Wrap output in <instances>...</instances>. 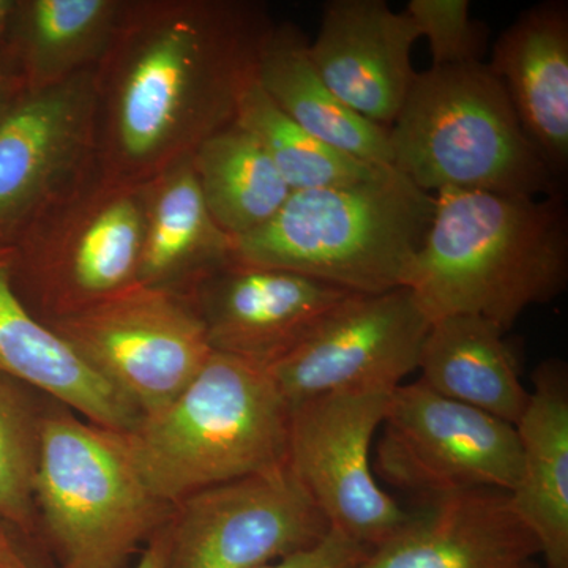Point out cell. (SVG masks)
<instances>
[{"label": "cell", "mask_w": 568, "mask_h": 568, "mask_svg": "<svg viewBox=\"0 0 568 568\" xmlns=\"http://www.w3.org/2000/svg\"><path fill=\"white\" fill-rule=\"evenodd\" d=\"M272 24L248 0H126L95 69L100 175L142 186L234 123Z\"/></svg>", "instance_id": "cell-1"}, {"label": "cell", "mask_w": 568, "mask_h": 568, "mask_svg": "<svg viewBox=\"0 0 568 568\" xmlns=\"http://www.w3.org/2000/svg\"><path fill=\"white\" fill-rule=\"evenodd\" d=\"M568 224L560 194L544 200L440 190L405 286L429 317L478 316L506 334L566 290Z\"/></svg>", "instance_id": "cell-2"}, {"label": "cell", "mask_w": 568, "mask_h": 568, "mask_svg": "<svg viewBox=\"0 0 568 568\" xmlns=\"http://www.w3.org/2000/svg\"><path fill=\"white\" fill-rule=\"evenodd\" d=\"M433 213L435 194L384 166L365 181L291 193L267 223L234 239V261L388 293L405 286Z\"/></svg>", "instance_id": "cell-3"}, {"label": "cell", "mask_w": 568, "mask_h": 568, "mask_svg": "<svg viewBox=\"0 0 568 568\" xmlns=\"http://www.w3.org/2000/svg\"><path fill=\"white\" fill-rule=\"evenodd\" d=\"M291 406L263 365L213 353L181 394L125 433L149 489L173 507L287 463Z\"/></svg>", "instance_id": "cell-4"}, {"label": "cell", "mask_w": 568, "mask_h": 568, "mask_svg": "<svg viewBox=\"0 0 568 568\" xmlns=\"http://www.w3.org/2000/svg\"><path fill=\"white\" fill-rule=\"evenodd\" d=\"M388 140L392 166L424 192L556 194L555 175L485 62L417 73Z\"/></svg>", "instance_id": "cell-5"}, {"label": "cell", "mask_w": 568, "mask_h": 568, "mask_svg": "<svg viewBox=\"0 0 568 568\" xmlns=\"http://www.w3.org/2000/svg\"><path fill=\"white\" fill-rule=\"evenodd\" d=\"M36 508L59 568H125L171 511L145 485L125 433L67 409L41 418Z\"/></svg>", "instance_id": "cell-6"}, {"label": "cell", "mask_w": 568, "mask_h": 568, "mask_svg": "<svg viewBox=\"0 0 568 568\" xmlns=\"http://www.w3.org/2000/svg\"><path fill=\"white\" fill-rule=\"evenodd\" d=\"M141 186L99 170L13 239L14 284L41 321L78 312L138 283Z\"/></svg>", "instance_id": "cell-7"}, {"label": "cell", "mask_w": 568, "mask_h": 568, "mask_svg": "<svg viewBox=\"0 0 568 568\" xmlns=\"http://www.w3.org/2000/svg\"><path fill=\"white\" fill-rule=\"evenodd\" d=\"M43 323L141 417L181 394L213 353L189 295L141 283Z\"/></svg>", "instance_id": "cell-8"}, {"label": "cell", "mask_w": 568, "mask_h": 568, "mask_svg": "<svg viewBox=\"0 0 568 568\" xmlns=\"http://www.w3.org/2000/svg\"><path fill=\"white\" fill-rule=\"evenodd\" d=\"M379 429L375 474L420 499L474 488L511 493L517 485L515 426L437 395L420 381L392 392Z\"/></svg>", "instance_id": "cell-9"}, {"label": "cell", "mask_w": 568, "mask_h": 568, "mask_svg": "<svg viewBox=\"0 0 568 568\" xmlns=\"http://www.w3.org/2000/svg\"><path fill=\"white\" fill-rule=\"evenodd\" d=\"M390 392H338L291 407L287 466L332 529L369 549L394 536L409 510L377 481L372 448Z\"/></svg>", "instance_id": "cell-10"}, {"label": "cell", "mask_w": 568, "mask_h": 568, "mask_svg": "<svg viewBox=\"0 0 568 568\" xmlns=\"http://www.w3.org/2000/svg\"><path fill=\"white\" fill-rule=\"evenodd\" d=\"M164 529V568H257L312 547L331 526L286 463L183 497Z\"/></svg>", "instance_id": "cell-11"}, {"label": "cell", "mask_w": 568, "mask_h": 568, "mask_svg": "<svg viewBox=\"0 0 568 568\" xmlns=\"http://www.w3.org/2000/svg\"><path fill=\"white\" fill-rule=\"evenodd\" d=\"M429 327L407 287L353 294L267 369L291 407L338 392L392 394L417 372Z\"/></svg>", "instance_id": "cell-12"}, {"label": "cell", "mask_w": 568, "mask_h": 568, "mask_svg": "<svg viewBox=\"0 0 568 568\" xmlns=\"http://www.w3.org/2000/svg\"><path fill=\"white\" fill-rule=\"evenodd\" d=\"M95 69L24 91L0 118V244L97 170Z\"/></svg>", "instance_id": "cell-13"}, {"label": "cell", "mask_w": 568, "mask_h": 568, "mask_svg": "<svg viewBox=\"0 0 568 568\" xmlns=\"http://www.w3.org/2000/svg\"><path fill=\"white\" fill-rule=\"evenodd\" d=\"M353 294L284 268L233 261L197 284L189 297L212 351L268 368Z\"/></svg>", "instance_id": "cell-14"}, {"label": "cell", "mask_w": 568, "mask_h": 568, "mask_svg": "<svg viewBox=\"0 0 568 568\" xmlns=\"http://www.w3.org/2000/svg\"><path fill=\"white\" fill-rule=\"evenodd\" d=\"M538 556L510 493L474 488L422 499L357 568H534Z\"/></svg>", "instance_id": "cell-15"}, {"label": "cell", "mask_w": 568, "mask_h": 568, "mask_svg": "<svg viewBox=\"0 0 568 568\" xmlns=\"http://www.w3.org/2000/svg\"><path fill=\"white\" fill-rule=\"evenodd\" d=\"M418 39L414 21L384 0H332L310 55L349 110L390 129L417 74L410 54Z\"/></svg>", "instance_id": "cell-16"}, {"label": "cell", "mask_w": 568, "mask_h": 568, "mask_svg": "<svg viewBox=\"0 0 568 568\" xmlns=\"http://www.w3.org/2000/svg\"><path fill=\"white\" fill-rule=\"evenodd\" d=\"M488 69L556 179L568 168V6L537 3L500 33Z\"/></svg>", "instance_id": "cell-17"}, {"label": "cell", "mask_w": 568, "mask_h": 568, "mask_svg": "<svg viewBox=\"0 0 568 568\" xmlns=\"http://www.w3.org/2000/svg\"><path fill=\"white\" fill-rule=\"evenodd\" d=\"M0 375L39 388L92 424L132 432L141 413L33 315L14 284V252L0 244Z\"/></svg>", "instance_id": "cell-18"}, {"label": "cell", "mask_w": 568, "mask_h": 568, "mask_svg": "<svg viewBox=\"0 0 568 568\" xmlns=\"http://www.w3.org/2000/svg\"><path fill=\"white\" fill-rule=\"evenodd\" d=\"M138 283L189 295L234 261V239L213 220L192 156L141 186Z\"/></svg>", "instance_id": "cell-19"}, {"label": "cell", "mask_w": 568, "mask_h": 568, "mask_svg": "<svg viewBox=\"0 0 568 568\" xmlns=\"http://www.w3.org/2000/svg\"><path fill=\"white\" fill-rule=\"evenodd\" d=\"M519 476L511 503L540 545L547 568H568V384L562 362H545L517 425Z\"/></svg>", "instance_id": "cell-20"}, {"label": "cell", "mask_w": 568, "mask_h": 568, "mask_svg": "<svg viewBox=\"0 0 568 568\" xmlns=\"http://www.w3.org/2000/svg\"><path fill=\"white\" fill-rule=\"evenodd\" d=\"M256 81L297 125L362 162L392 166L388 129L349 110L328 89L310 55V40L293 22L272 24L257 54Z\"/></svg>", "instance_id": "cell-21"}, {"label": "cell", "mask_w": 568, "mask_h": 568, "mask_svg": "<svg viewBox=\"0 0 568 568\" xmlns=\"http://www.w3.org/2000/svg\"><path fill=\"white\" fill-rule=\"evenodd\" d=\"M126 0H17L2 61L26 91L97 69Z\"/></svg>", "instance_id": "cell-22"}, {"label": "cell", "mask_w": 568, "mask_h": 568, "mask_svg": "<svg viewBox=\"0 0 568 568\" xmlns=\"http://www.w3.org/2000/svg\"><path fill=\"white\" fill-rule=\"evenodd\" d=\"M417 369L437 395L514 426L529 403L504 332L478 316L433 321Z\"/></svg>", "instance_id": "cell-23"}, {"label": "cell", "mask_w": 568, "mask_h": 568, "mask_svg": "<svg viewBox=\"0 0 568 568\" xmlns=\"http://www.w3.org/2000/svg\"><path fill=\"white\" fill-rule=\"evenodd\" d=\"M192 164L213 220L233 239L267 223L293 193L263 145L235 122L205 140Z\"/></svg>", "instance_id": "cell-24"}, {"label": "cell", "mask_w": 568, "mask_h": 568, "mask_svg": "<svg viewBox=\"0 0 568 568\" xmlns=\"http://www.w3.org/2000/svg\"><path fill=\"white\" fill-rule=\"evenodd\" d=\"M234 122L263 145L291 192L349 185L384 168L362 162L306 132L268 99L257 81L242 97Z\"/></svg>", "instance_id": "cell-25"}, {"label": "cell", "mask_w": 568, "mask_h": 568, "mask_svg": "<svg viewBox=\"0 0 568 568\" xmlns=\"http://www.w3.org/2000/svg\"><path fill=\"white\" fill-rule=\"evenodd\" d=\"M24 384L0 375V523L29 530L36 523L41 418Z\"/></svg>", "instance_id": "cell-26"}, {"label": "cell", "mask_w": 568, "mask_h": 568, "mask_svg": "<svg viewBox=\"0 0 568 568\" xmlns=\"http://www.w3.org/2000/svg\"><path fill=\"white\" fill-rule=\"evenodd\" d=\"M467 0H410L405 13L426 37L433 67L484 62L488 31L469 14Z\"/></svg>", "instance_id": "cell-27"}, {"label": "cell", "mask_w": 568, "mask_h": 568, "mask_svg": "<svg viewBox=\"0 0 568 568\" xmlns=\"http://www.w3.org/2000/svg\"><path fill=\"white\" fill-rule=\"evenodd\" d=\"M369 551L342 530L331 528L312 547L257 568H357Z\"/></svg>", "instance_id": "cell-28"}, {"label": "cell", "mask_w": 568, "mask_h": 568, "mask_svg": "<svg viewBox=\"0 0 568 568\" xmlns=\"http://www.w3.org/2000/svg\"><path fill=\"white\" fill-rule=\"evenodd\" d=\"M168 537L164 525L153 534L151 540L142 549L140 559L132 568H164L166 567Z\"/></svg>", "instance_id": "cell-29"}, {"label": "cell", "mask_w": 568, "mask_h": 568, "mask_svg": "<svg viewBox=\"0 0 568 568\" xmlns=\"http://www.w3.org/2000/svg\"><path fill=\"white\" fill-rule=\"evenodd\" d=\"M24 91L20 78L3 61H0V118Z\"/></svg>", "instance_id": "cell-30"}, {"label": "cell", "mask_w": 568, "mask_h": 568, "mask_svg": "<svg viewBox=\"0 0 568 568\" xmlns=\"http://www.w3.org/2000/svg\"><path fill=\"white\" fill-rule=\"evenodd\" d=\"M0 568H33L14 547L2 523H0Z\"/></svg>", "instance_id": "cell-31"}, {"label": "cell", "mask_w": 568, "mask_h": 568, "mask_svg": "<svg viewBox=\"0 0 568 568\" xmlns=\"http://www.w3.org/2000/svg\"><path fill=\"white\" fill-rule=\"evenodd\" d=\"M14 10H17V0H0V61H2L3 51L9 43Z\"/></svg>", "instance_id": "cell-32"}, {"label": "cell", "mask_w": 568, "mask_h": 568, "mask_svg": "<svg viewBox=\"0 0 568 568\" xmlns=\"http://www.w3.org/2000/svg\"><path fill=\"white\" fill-rule=\"evenodd\" d=\"M534 568H538V567H534Z\"/></svg>", "instance_id": "cell-33"}]
</instances>
